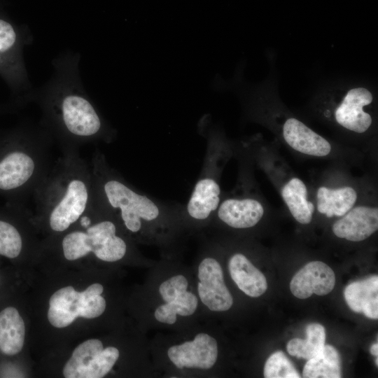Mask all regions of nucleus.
<instances>
[{
    "mask_svg": "<svg viewBox=\"0 0 378 378\" xmlns=\"http://www.w3.org/2000/svg\"><path fill=\"white\" fill-rule=\"evenodd\" d=\"M80 55L60 53L52 61V74L39 89L34 102L42 113L40 124L63 150L83 145L110 144L116 131L99 113L84 89L79 72Z\"/></svg>",
    "mask_w": 378,
    "mask_h": 378,
    "instance_id": "f257e3e1",
    "label": "nucleus"
},
{
    "mask_svg": "<svg viewBox=\"0 0 378 378\" xmlns=\"http://www.w3.org/2000/svg\"><path fill=\"white\" fill-rule=\"evenodd\" d=\"M90 166L92 202L128 232L140 234L147 227H162L184 218L183 205L161 201L139 191L109 165L98 148L92 154Z\"/></svg>",
    "mask_w": 378,
    "mask_h": 378,
    "instance_id": "f03ea898",
    "label": "nucleus"
},
{
    "mask_svg": "<svg viewBox=\"0 0 378 378\" xmlns=\"http://www.w3.org/2000/svg\"><path fill=\"white\" fill-rule=\"evenodd\" d=\"M36 189L34 220L54 233L71 228L89 209L93 198L90 166L78 150H63Z\"/></svg>",
    "mask_w": 378,
    "mask_h": 378,
    "instance_id": "7ed1b4c3",
    "label": "nucleus"
},
{
    "mask_svg": "<svg viewBox=\"0 0 378 378\" xmlns=\"http://www.w3.org/2000/svg\"><path fill=\"white\" fill-rule=\"evenodd\" d=\"M53 141L40 123L18 131L13 148L0 159V190L32 197L51 168Z\"/></svg>",
    "mask_w": 378,
    "mask_h": 378,
    "instance_id": "20e7f679",
    "label": "nucleus"
},
{
    "mask_svg": "<svg viewBox=\"0 0 378 378\" xmlns=\"http://www.w3.org/2000/svg\"><path fill=\"white\" fill-rule=\"evenodd\" d=\"M80 228L69 230L61 240L64 257L70 261L93 254L104 262L122 259L128 249L127 241L118 234V222L93 202L78 220Z\"/></svg>",
    "mask_w": 378,
    "mask_h": 378,
    "instance_id": "39448f33",
    "label": "nucleus"
},
{
    "mask_svg": "<svg viewBox=\"0 0 378 378\" xmlns=\"http://www.w3.org/2000/svg\"><path fill=\"white\" fill-rule=\"evenodd\" d=\"M32 42L30 30L0 18V77L18 105L33 102L35 96L23 55Z\"/></svg>",
    "mask_w": 378,
    "mask_h": 378,
    "instance_id": "423d86ee",
    "label": "nucleus"
},
{
    "mask_svg": "<svg viewBox=\"0 0 378 378\" xmlns=\"http://www.w3.org/2000/svg\"><path fill=\"white\" fill-rule=\"evenodd\" d=\"M200 130L206 139V150L202 167L190 197L183 205L184 216L195 222H206L214 214L220 201L218 161V139L213 131L200 122Z\"/></svg>",
    "mask_w": 378,
    "mask_h": 378,
    "instance_id": "0eeeda50",
    "label": "nucleus"
},
{
    "mask_svg": "<svg viewBox=\"0 0 378 378\" xmlns=\"http://www.w3.org/2000/svg\"><path fill=\"white\" fill-rule=\"evenodd\" d=\"M103 286L96 283L78 292L68 286L57 290L49 300L48 319L55 328L69 326L77 317L94 318L106 309V300L101 296Z\"/></svg>",
    "mask_w": 378,
    "mask_h": 378,
    "instance_id": "6e6552de",
    "label": "nucleus"
},
{
    "mask_svg": "<svg viewBox=\"0 0 378 378\" xmlns=\"http://www.w3.org/2000/svg\"><path fill=\"white\" fill-rule=\"evenodd\" d=\"M198 279L199 296L210 310L224 312L232 307V297L225 284L221 266L215 258L207 257L201 261Z\"/></svg>",
    "mask_w": 378,
    "mask_h": 378,
    "instance_id": "1a4fd4ad",
    "label": "nucleus"
},
{
    "mask_svg": "<svg viewBox=\"0 0 378 378\" xmlns=\"http://www.w3.org/2000/svg\"><path fill=\"white\" fill-rule=\"evenodd\" d=\"M167 355L179 369H209L214 366L218 358L217 342L208 334L200 333L192 341L171 346Z\"/></svg>",
    "mask_w": 378,
    "mask_h": 378,
    "instance_id": "9d476101",
    "label": "nucleus"
},
{
    "mask_svg": "<svg viewBox=\"0 0 378 378\" xmlns=\"http://www.w3.org/2000/svg\"><path fill=\"white\" fill-rule=\"evenodd\" d=\"M335 285L333 270L326 263L313 261L306 264L293 277L290 283L291 293L300 299L309 298L313 293L325 295Z\"/></svg>",
    "mask_w": 378,
    "mask_h": 378,
    "instance_id": "9b49d317",
    "label": "nucleus"
},
{
    "mask_svg": "<svg viewBox=\"0 0 378 378\" xmlns=\"http://www.w3.org/2000/svg\"><path fill=\"white\" fill-rule=\"evenodd\" d=\"M372 102V93L363 87L351 89L335 111L336 121L347 130L365 132L372 124L370 115L363 107Z\"/></svg>",
    "mask_w": 378,
    "mask_h": 378,
    "instance_id": "f8f14e48",
    "label": "nucleus"
},
{
    "mask_svg": "<svg viewBox=\"0 0 378 378\" xmlns=\"http://www.w3.org/2000/svg\"><path fill=\"white\" fill-rule=\"evenodd\" d=\"M377 228V208L359 206L351 209L337 220L332 225V232L337 237L360 241L369 237Z\"/></svg>",
    "mask_w": 378,
    "mask_h": 378,
    "instance_id": "ddd939ff",
    "label": "nucleus"
},
{
    "mask_svg": "<svg viewBox=\"0 0 378 378\" xmlns=\"http://www.w3.org/2000/svg\"><path fill=\"white\" fill-rule=\"evenodd\" d=\"M214 214L230 227L246 229L258 224L263 216L264 209L257 200L232 197L220 201Z\"/></svg>",
    "mask_w": 378,
    "mask_h": 378,
    "instance_id": "4468645a",
    "label": "nucleus"
},
{
    "mask_svg": "<svg viewBox=\"0 0 378 378\" xmlns=\"http://www.w3.org/2000/svg\"><path fill=\"white\" fill-rule=\"evenodd\" d=\"M283 136L291 148L306 155L322 157L331 150V146L326 139L293 118L285 122Z\"/></svg>",
    "mask_w": 378,
    "mask_h": 378,
    "instance_id": "2eb2a0df",
    "label": "nucleus"
},
{
    "mask_svg": "<svg viewBox=\"0 0 378 378\" xmlns=\"http://www.w3.org/2000/svg\"><path fill=\"white\" fill-rule=\"evenodd\" d=\"M344 298L351 310L372 319L378 318V276L354 281L344 289Z\"/></svg>",
    "mask_w": 378,
    "mask_h": 378,
    "instance_id": "dca6fc26",
    "label": "nucleus"
},
{
    "mask_svg": "<svg viewBox=\"0 0 378 378\" xmlns=\"http://www.w3.org/2000/svg\"><path fill=\"white\" fill-rule=\"evenodd\" d=\"M228 268L232 280L247 295L257 298L266 291L265 276L242 253H235L230 258Z\"/></svg>",
    "mask_w": 378,
    "mask_h": 378,
    "instance_id": "f3484780",
    "label": "nucleus"
},
{
    "mask_svg": "<svg viewBox=\"0 0 378 378\" xmlns=\"http://www.w3.org/2000/svg\"><path fill=\"white\" fill-rule=\"evenodd\" d=\"M25 337L24 321L18 311L8 307L0 312V351L6 355L18 354Z\"/></svg>",
    "mask_w": 378,
    "mask_h": 378,
    "instance_id": "a211bd4d",
    "label": "nucleus"
},
{
    "mask_svg": "<svg viewBox=\"0 0 378 378\" xmlns=\"http://www.w3.org/2000/svg\"><path fill=\"white\" fill-rule=\"evenodd\" d=\"M357 193L351 187L330 189L320 187L317 191V209L327 217H340L354 205Z\"/></svg>",
    "mask_w": 378,
    "mask_h": 378,
    "instance_id": "6ab92c4d",
    "label": "nucleus"
},
{
    "mask_svg": "<svg viewBox=\"0 0 378 378\" xmlns=\"http://www.w3.org/2000/svg\"><path fill=\"white\" fill-rule=\"evenodd\" d=\"M281 196L294 218L302 224L312 219L314 206L307 200V189L298 178H291L281 189Z\"/></svg>",
    "mask_w": 378,
    "mask_h": 378,
    "instance_id": "aec40b11",
    "label": "nucleus"
},
{
    "mask_svg": "<svg viewBox=\"0 0 378 378\" xmlns=\"http://www.w3.org/2000/svg\"><path fill=\"white\" fill-rule=\"evenodd\" d=\"M302 377L306 378L341 377V358L337 349L331 345H325L317 356L308 360L304 367Z\"/></svg>",
    "mask_w": 378,
    "mask_h": 378,
    "instance_id": "412c9836",
    "label": "nucleus"
},
{
    "mask_svg": "<svg viewBox=\"0 0 378 378\" xmlns=\"http://www.w3.org/2000/svg\"><path fill=\"white\" fill-rule=\"evenodd\" d=\"M104 349L102 342L90 339L80 344L74 350L71 356L63 368L66 378H83L93 359Z\"/></svg>",
    "mask_w": 378,
    "mask_h": 378,
    "instance_id": "4be33fe9",
    "label": "nucleus"
},
{
    "mask_svg": "<svg viewBox=\"0 0 378 378\" xmlns=\"http://www.w3.org/2000/svg\"><path fill=\"white\" fill-rule=\"evenodd\" d=\"M307 338H294L287 344L290 355L297 358L311 359L323 349L326 342L325 328L316 323L309 324L306 328Z\"/></svg>",
    "mask_w": 378,
    "mask_h": 378,
    "instance_id": "5701e85b",
    "label": "nucleus"
},
{
    "mask_svg": "<svg viewBox=\"0 0 378 378\" xmlns=\"http://www.w3.org/2000/svg\"><path fill=\"white\" fill-rule=\"evenodd\" d=\"M198 304L197 297L192 293L186 291L173 301L159 306L155 311L154 316L160 323L174 324L176 315L187 316L192 315Z\"/></svg>",
    "mask_w": 378,
    "mask_h": 378,
    "instance_id": "b1692460",
    "label": "nucleus"
},
{
    "mask_svg": "<svg viewBox=\"0 0 378 378\" xmlns=\"http://www.w3.org/2000/svg\"><path fill=\"white\" fill-rule=\"evenodd\" d=\"M23 246V237L18 228L13 223L0 219V255L8 258H17Z\"/></svg>",
    "mask_w": 378,
    "mask_h": 378,
    "instance_id": "393cba45",
    "label": "nucleus"
},
{
    "mask_svg": "<svg viewBox=\"0 0 378 378\" xmlns=\"http://www.w3.org/2000/svg\"><path fill=\"white\" fill-rule=\"evenodd\" d=\"M266 378H298L300 374L282 351L273 353L267 360L264 367Z\"/></svg>",
    "mask_w": 378,
    "mask_h": 378,
    "instance_id": "a878e982",
    "label": "nucleus"
},
{
    "mask_svg": "<svg viewBox=\"0 0 378 378\" xmlns=\"http://www.w3.org/2000/svg\"><path fill=\"white\" fill-rule=\"evenodd\" d=\"M119 351L114 346L104 349L92 360L83 378H101L108 374L119 358Z\"/></svg>",
    "mask_w": 378,
    "mask_h": 378,
    "instance_id": "bb28decb",
    "label": "nucleus"
},
{
    "mask_svg": "<svg viewBox=\"0 0 378 378\" xmlns=\"http://www.w3.org/2000/svg\"><path fill=\"white\" fill-rule=\"evenodd\" d=\"M188 286L187 279L183 275L178 274L162 282L159 287V292L164 301L169 302L187 291Z\"/></svg>",
    "mask_w": 378,
    "mask_h": 378,
    "instance_id": "cd10ccee",
    "label": "nucleus"
},
{
    "mask_svg": "<svg viewBox=\"0 0 378 378\" xmlns=\"http://www.w3.org/2000/svg\"><path fill=\"white\" fill-rule=\"evenodd\" d=\"M370 352L372 355L377 356L378 355V344L374 343L370 347Z\"/></svg>",
    "mask_w": 378,
    "mask_h": 378,
    "instance_id": "c85d7f7f",
    "label": "nucleus"
}]
</instances>
